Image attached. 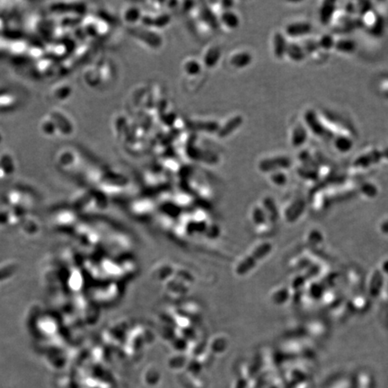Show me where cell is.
I'll return each instance as SVG.
<instances>
[{"label": "cell", "instance_id": "7", "mask_svg": "<svg viewBox=\"0 0 388 388\" xmlns=\"http://www.w3.org/2000/svg\"><path fill=\"white\" fill-rule=\"evenodd\" d=\"M288 42L284 35L280 32H277L273 37V52L278 59H283L286 55Z\"/></svg>", "mask_w": 388, "mask_h": 388}, {"label": "cell", "instance_id": "14", "mask_svg": "<svg viewBox=\"0 0 388 388\" xmlns=\"http://www.w3.org/2000/svg\"><path fill=\"white\" fill-rule=\"evenodd\" d=\"M297 174L305 179H309V180H316L318 177V170L314 167H308L302 165L300 168L297 169Z\"/></svg>", "mask_w": 388, "mask_h": 388}, {"label": "cell", "instance_id": "6", "mask_svg": "<svg viewBox=\"0 0 388 388\" xmlns=\"http://www.w3.org/2000/svg\"><path fill=\"white\" fill-rule=\"evenodd\" d=\"M308 131L303 125H297L293 128L291 144L294 148H300L308 140Z\"/></svg>", "mask_w": 388, "mask_h": 388}, {"label": "cell", "instance_id": "20", "mask_svg": "<svg viewBox=\"0 0 388 388\" xmlns=\"http://www.w3.org/2000/svg\"><path fill=\"white\" fill-rule=\"evenodd\" d=\"M371 8H372V5L370 2L360 1L358 3V8H356V9H358V11L360 12L361 16H364L371 10Z\"/></svg>", "mask_w": 388, "mask_h": 388}, {"label": "cell", "instance_id": "10", "mask_svg": "<svg viewBox=\"0 0 388 388\" xmlns=\"http://www.w3.org/2000/svg\"><path fill=\"white\" fill-rule=\"evenodd\" d=\"M252 56L249 52H240L234 55L230 62L235 68H243L247 67L252 62Z\"/></svg>", "mask_w": 388, "mask_h": 388}, {"label": "cell", "instance_id": "13", "mask_svg": "<svg viewBox=\"0 0 388 388\" xmlns=\"http://www.w3.org/2000/svg\"><path fill=\"white\" fill-rule=\"evenodd\" d=\"M243 123V118L241 116L234 117L229 120L227 124L225 125L224 128L222 130V135L227 136L234 132L236 128H238Z\"/></svg>", "mask_w": 388, "mask_h": 388}, {"label": "cell", "instance_id": "21", "mask_svg": "<svg viewBox=\"0 0 388 388\" xmlns=\"http://www.w3.org/2000/svg\"><path fill=\"white\" fill-rule=\"evenodd\" d=\"M383 29H384V22H383V19H382V18H378V20L376 21L375 25H373L371 30H372V32H374V33H380V32H382V31H383Z\"/></svg>", "mask_w": 388, "mask_h": 388}, {"label": "cell", "instance_id": "11", "mask_svg": "<svg viewBox=\"0 0 388 388\" xmlns=\"http://www.w3.org/2000/svg\"><path fill=\"white\" fill-rule=\"evenodd\" d=\"M334 48L341 53L351 54L356 51L357 44L354 40L350 39H340L334 44Z\"/></svg>", "mask_w": 388, "mask_h": 388}, {"label": "cell", "instance_id": "12", "mask_svg": "<svg viewBox=\"0 0 388 388\" xmlns=\"http://www.w3.org/2000/svg\"><path fill=\"white\" fill-rule=\"evenodd\" d=\"M222 22L229 28H236L239 25V18L232 11H226L222 14Z\"/></svg>", "mask_w": 388, "mask_h": 388}, {"label": "cell", "instance_id": "1", "mask_svg": "<svg viewBox=\"0 0 388 388\" xmlns=\"http://www.w3.org/2000/svg\"><path fill=\"white\" fill-rule=\"evenodd\" d=\"M304 119L305 121H306V124L308 126V128L316 136L323 139L325 141H331V140L334 139V137H335L334 133L331 132L329 128H326L322 123V121L319 120V118L316 115L315 111L308 110L306 113H305Z\"/></svg>", "mask_w": 388, "mask_h": 388}, {"label": "cell", "instance_id": "4", "mask_svg": "<svg viewBox=\"0 0 388 388\" xmlns=\"http://www.w3.org/2000/svg\"><path fill=\"white\" fill-rule=\"evenodd\" d=\"M312 32V25L306 22L292 23L287 25L286 32L289 36L299 37Z\"/></svg>", "mask_w": 388, "mask_h": 388}, {"label": "cell", "instance_id": "16", "mask_svg": "<svg viewBox=\"0 0 388 388\" xmlns=\"http://www.w3.org/2000/svg\"><path fill=\"white\" fill-rule=\"evenodd\" d=\"M317 44L319 46V49H324V50H330V49L334 48V44L335 40L331 35L325 34L321 37L319 40H317Z\"/></svg>", "mask_w": 388, "mask_h": 388}, {"label": "cell", "instance_id": "3", "mask_svg": "<svg viewBox=\"0 0 388 388\" xmlns=\"http://www.w3.org/2000/svg\"><path fill=\"white\" fill-rule=\"evenodd\" d=\"M383 159L381 151L374 149L368 153H365L361 156H358L353 162V166L356 168H368L371 165L378 164Z\"/></svg>", "mask_w": 388, "mask_h": 388}, {"label": "cell", "instance_id": "19", "mask_svg": "<svg viewBox=\"0 0 388 388\" xmlns=\"http://www.w3.org/2000/svg\"><path fill=\"white\" fill-rule=\"evenodd\" d=\"M361 191L365 195L368 197H375L377 193L376 186L371 184H365L361 186Z\"/></svg>", "mask_w": 388, "mask_h": 388}, {"label": "cell", "instance_id": "17", "mask_svg": "<svg viewBox=\"0 0 388 388\" xmlns=\"http://www.w3.org/2000/svg\"><path fill=\"white\" fill-rule=\"evenodd\" d=\"M271 181L274 184L281 186L284 185L288 181V177L285 175L284 173L279 171V172L272 173L271 175Z\"/></svg>", "mask_w": 388, "mask_h": 388}, {"label": "cell", "instance_id": "18", "mask_svg": "<svg viewBox=\"0 0 388 388\" xmlns=\"http://www.w3.org/2000/svg\"><path fill=\"white\" fill-rule=\"evenodd\" d=\"M302 48L304 50L306 55H308V54H313V53L317 52V50L319 49V46H318V44L316 40H309L305 41V44L302 45Z\"/></svg>", "mask_w": 388, "mask_h": 388}, {"label": "cell", "instance_id": "9", "mask_svg": "<svg viewBox=\"0 0 388 388\" xmlns=\"http://www.w3.org/2000/svg\"><path fill=\"white\" fill-rule=\"evenodd\" d=\"M334 148L341 153H347L353 148V141L349 137L339 135L332 140Z\"/></svg>", "mask_w": 388, "mask_h": 388}, {"label": "cell", "instance_id": "8", "mask_svg": "<svg viewBox=\"0 0 388 388\" xmlns=\"http://www.w3.org/2000/svg\"><path fill=\"white\" fill-rule=\"evenodd\" d=\"M286 55L295 62H300L302 60H304L307 56L304 50L302 48V45L294 44V42L288 44L287 50H286Z\"/></svg>", "mask_w": 388, "mask_h": 388}, {"label": "cell", "instance_id": "2", "mask_svg": "<svg viewBox=\"0 0 388 388\" xmlns=\"http://www.w3.org/2000/svg\"><path fill=\"white\" fill-rule=\"evenodd\" d=\"M292 165L291 159L285 156H273L268 157L259 162L258 167L262 172L274 173L279 172L284 169H288Z\"/></svg>", "mask_w": 388, "mask_h": 388}, {"label": "cell", "instance_id": "15", "mask_svg": "<svg viewBox=\"0 0 388 388\" xmlns=\"http://www.w3.org/2000/svg\"><path fill=\"white\" fill-rule=\"evenodd\" d=\"M299 160L302 163V165H304V166L314 167V168H317V166H318L316 159L306 150L302 151L299 154Z\"/></svg>", "mask_w": 388, "mask_h": 388}, {"label": "cell", "instance_id": "5", "mask_svg": "<svg viewBox=\"0 0 388 388\" xmlns=\"http://www.w3.org/2000/svg\"><path fill=\"white\" fill-rule=\"evenodd\" d=\"M336 5L334 1H324L321 6L319 17L321 24L327 25L332 20L333 14L335 12Z\"/></svg>", "mask_w": 388, "mask_h": 388}, {"label": "cell", "instance_id": "22", "mask_svg": "<svg viewBox=\"0 0 388 388\" xmlns=\"http://www.w3.org/2000/svg\"><path fill=\"white\" fill-rule=\"evenodd\" d=\"M381 154H382V157H383V158L388 160V147L384 148V149L381 151Z\"/></svg>", "mask_w": 388, "mask_h": 388}]
</instances>
